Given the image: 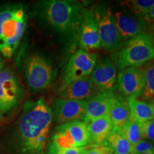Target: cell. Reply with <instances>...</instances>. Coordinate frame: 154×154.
I'll return each instance as SVG.
<instances>
[{
	"mask_svg": "<svg viewBox=\"0 0 154 154\" xmlns=\"http://www.w3.org/2000/svg\"><path fill=\"white\" fill-rule=\"evenodd\" d=\"M132 14L145 17L154 5V0H131L121 2Z\"/></svg>",
	"mask_w": 154,
	"mask_h": 154,
	"instance_id": "obj_22",
	"label": "cell"
},
{
	"mask_svg": "<svg viewBox=\"0 0 154 154\" xmlns=\"http://www.w3.org/2000/svg\"><path fill=\"white\" fill-rule=\"evenodd\" d=\"M141 70L143 75V88L140 97L143 99H154V61L146 63Z\"/></svg>",
	"mask_w": 154,
	"mask_h": 154,
	"instance_id": "obj_21",
	"label": "cell"
},
{
	"mask_svg": "<svg viewBox=\"0 0 154 154\" xmlns=\"http://www.w3.org/2000/svg\"><path fill=\"white\" fill-rule=\"evenodd\" d=\"M151 28H152V29H153V30L154 31V24H151Z\"/></svg>",
	"mask_w": 154,
	"mask_h": 154,
	"instance_id": "obj_32",
	"label": "cell"
},
{
	"mask_svg": "<svg viewBox=\"0 0 154 154\" xmlns=\"http://www.w3.org/2000/svg\"><path fill=\"white\" fill-rule=\"evenodd\" d=\"M120 131L131 146L142 139L139 124L131 117Z\"/></svg>",
	"mask_w": 154,
	"mask_h": 154,
	"instance_id": "obj_23",
	"label": "cell"
},
{
	"mask_svg": "<svg viewBox=\"0 0 154 154\" xmlns=\"http://www.w3.org/2000/svg\"><path fill=\"white\" fill-rule=\"evenodd\" d=\"M4 64H5V61H4V59H2V57L0 55V71L3 69Z\"/></svg>",
	"mask_w": 154,
	"mask_h": 154,
	"instance_id": "obj_29",
	"label": "cell"
},
{
	"mask_svg": "<svg viewBox=\"0 0 154 154\" xmlns=\"http://www.w3.org/2000/svg\"><path fill=\"white\" fill-rule=\"evenodd\" d=\"M84 12L80 4L69 0L41 1L35 8V14L42 23L63 34L78 27Z\"/></svg>",
	"mask_w": 154,
	"mask_h": 154,
	"instance_id": "obj_2",
	"label": "cell"
},
{
	"mask_svg": "<svg viewBox=\"0 0 154 154\" xmlns=\"http://www.w3.org/2000/svg\"><path fill=\"white\" fill-rule=\"evenodd\" d=\"M79 43L82 49H99L101 48L99 29L95 14L85 11L80 24Z\"/></svg>",
	"mask_w": 154,
	"mask_h": 154,
	"instance_id": "obj_15",
	"label": "cell"
},
{
	"mask_svg": "<svg viewBox=\"0 0 154 154\" xmlns=\"http://www.w3.org/2000/svg\"><path fill=\"white\" fill-rule=\"evenodd\" d=\"M108 117L113 125V129L121 130L130 118L128 102L121 96H115Z\"/></svg>",
	"mask_w": 154,
	"mask_h": 154,
	"instance_id": "obj_18",
	"label": "cell"
},
{
	"mask_svg": "<svg viewBox=\"0 0 154 154\" xmlns=\"http://www.w3.org/2000/svg\"><path fill=\"white\" fill-rule=\"evenodd\" d=\"M91 79L99 91H113L117 86V72L113 63L106 57L96 61Z\"/></svg>",
	"mask_w": 154,
	"mask_h": 154,
	"instance_id": "obj_12",
	"label": "cell"
},
{
	"mask_svg": "<svg viewBox=\"0 0 154 154\" xmlns=\"http://www.w3.org/2000/svg\"><path fill=\"white\" fill-rule=\"evenodd\" d=\"M23 95L22 84L16 74L7 68L0 71V119L14 110Z\"/></svg>",
	"mask_w": 154,
	"mask_h": 154,
	"instance_id": "obj_6",
	"label": "cell"
},
{
	"mask_svg": "<svg viewBox=\"0 0 154 154\" xmlns=\"http://www.w3.org/2000/svg\"><path fill=\"white\" fill-rule=\"evenodd\" d=\"M130 109V117L138 124L154 120V113L150 103L137 99L128 100Z\"/></svg>",
	"mask_w": 154,
	"mask_h": 154,
	"instance_id": "obj_19",
	"label": "cell"
},
{
	"mask_svg": "<svg viewBox=\"0 0 154 154\" xmlns=\"http://www.w3.org/2000/svg\"><path fill=\"white\" fill-rule=\"evenodd\" d=\"M139 154H154V151L146 152V153H139Z\"/></svg>",
	"mask_w": 154,
	"mask_h": 154,
	"instance_id": "obj_31",
	"label": "cell"
},
{
	"mask_svg": "<svg viewBox=\"0 0 154 154\" xmlns=\"http://www.w3.org/2000/svg\"><path fill=\"white\" fill-rule=\"evenodd\" d=\"M154 151V146L151 142L146 141L144 140H140L137 143L132 146L131 148V154H139Z\"/></svg>",
	"mask_w": 154,
	"mask_h": 154,
	"instance_id": "obj_25",
	"label": "cell"
},
{
	"mask_svg": "<svg viewBox=\"0 0 154 154\" xmlns=\"http://www.w3.org/2000/svg\"><path fill=\"white\" fill-rule=\"evenodd\" d=\"M55 69L52 63L44 56L34 54L25 63V78L28 86L33 91L45 89L54 79Z\"/></svg>",
	"mask_w": 154,
	"mask_h": 154,
	"instance_id": "obj_5",
	"label": "cell"
},
{
	"mask_svg": "<svg viewBox=\"0 0 154 154\" xmlns=\"http://www.w3.org/2000/svg\"><path fill=\"white\" fill-rule=\"evenodd\" d=\"M117 28L122 40L129 41L143 34L146 22L138 17L133 16L121 9H115L113 11Z\"/></svg>",
	"mask_w": 154,
	"mask_h": 154,
	"instance_id": "obj_13",
	"label": "cell"
},
{
	"mask_svg": "<svg viewBox=\"0 0 154 154\" xmlns=\"http://www.w3.org/2000/svg\"><path fill=\"white\" fill-rule=\"evenodd\" d=\"M115 96L113 91H99L86 101L84 122L88 124L95 119L108 116Z\"/></svg>",
	"mask_w": 154,
	"mask_h": 154,
	"instance_id": "obj_14",
	"label": "cell"
},
{
	"mask_svg": "<svg viewBox=\"0 0 154 154\" xmlns=\"http://www.w3.org/2000/svg\"><path fill=\"white\" fill-rule=\"evenodd\" d=\"M52 120L51 108L43 98L25 103L17 126L18 143L23 153L39 154L43 151Z\"/></svg>",
	"mask_w": 154,
	"mask_h": 154,
	"instance_id": "obj_1",
	"label": "cell"
},
{
	"mask_svg": "<svg viewBox=\"0 0 154 154\" xmlns=\"http://www.w3.org/2000/svg\"><path fill=\"white\" fill-rule=\"evenodd\" d=\"M84 147L76 149H61L51 143L49 147L48 154H82Z\"/></svg>",
	"mask_w": 154,
	"mask_h": 154,
	"instance_id": "obj_27",
	"label": "cell"
},
{
	"mask_svg": "<svg viewBox=\"0 0 154 154\" xmlns=\"http://www.w3.org/2000/svg\"><path fill=\"white\" fill-rule=\"evenodd\" d=\"M96 88L89 76L79 79L59 88V97L63 99L85 101L96 94Z\"/></svg>",
	"mask_w": 154,
	"mask_h": 154,
	"instance_id": "obj_16",
	"label": "cell"
},
{
	"mask_svg": "<svg viewBox=\"0 0 154 154\" xmlns=\"http://www.w3.org/2000/svg\"><path fill=\"white\" fill-rule=\"evenodd\" d=\"M154 59V44L152 38L141 34L128 41L119 51L117 66L120 70L128 67L141 66Z\"/></svg>",
	"mask_w": 154,
	"mask_h": 154,
	"instance_id": "obj_4",
	"label": "cell"
},
{
	"mask_svg": "<svg viewBox=\"0 0 154 154\" xmlns=\"http://www.w3.org/2000/svg\"><path fill=\"white\" fill-rule=\"evenodd\" d=\"M117 85L121 96L127 101L137 99L143 91V72L137 67H128L124 69L118 75Z\"/></svg>",
	"mask_w": 154,
	"mask_h": 154,
	"instance_id": "obj_11",
	"label": "cell"
},
{
	"mask_svg": "<svg viewBox=\"0 0 154 154\" xmlns=\"http://www.w3.org/2000/svg\"><path fill=\"white\" fill-rule=\"evenodd\" d=\"M86 101L57 98L51 104L52 119L61 125L74 121L84 120L86 112Z\"/></svg>",
	"mask_w": 154,
	"mask_h": 154,
	"instance_id": "obj_10",
	"label": "cell"
},
{
	"mask_svg": "<svg viewBox=\"0 0 154 154\" xmlns=\"http://www.w3.org/2000/svg\"><path fill=\"white\" fill-rule=\"evenodd\" d=\"M88 143L94 145L103 144L113 129V125L108 116L95 119L87 124Z\"/></svg>",
	"mask_w": 154,
	"mask_h": 154,
	"instance_id": "obj_17",
	"label": "cell"
},
{
	"mask_svg": "<svg viewBox=\"0 0 154 154\" xmlns=\"http://www.w3.org/2000/svg\"><path fill=\"white\" fill-rule=\"evenodd\" d=\"M144 19H145V21L151 23V24H154V5L152 7L148 14L144 17Z\"/></svg>",
	"mask_w": 154,
	"mask_h": 154,
	"instance_id": "obj_28",
	"label": "cell"
},
{
	"mask_svg": "<svg viewBox=\"0 0 154 154\" xmlns=\"http://www.w3.org/2000/svg\"><path fill=\"white\" fill-rule=\"evenodd\" d=\"M97 61L95 54L79 49L71 57L63 72L62 84L60 88L79 79L87 77L91 74Z\"/></svg>",
	"mask_w": 154,
	"mask_h": 154,
	"instance_id": "obj_9",
	"label": "cell"
},
{
	"mask_svg": "<svg viewBox=\"0 0 154 154\" xmlns=\"http://www.w3.org/2000/svg\"><path fill=\"white\" fill-rule=\"evenodd\" d=\"M150 105L151 106L152 109H153V113H154V99L152 100V101H151V103H150Z\"/></svg>",
	"mask_w": 154,
	"mask_h": 154,
	"instance_id": "obj_30",
	"label": "cell"
},
{
	"mask_svg": "<svg viewBox=\"0 0 154 154\" xmlns=\"http://www.w3.org/2000/svg\"><path fill=\"white\" fill-rule=\"evenodd\" d=\"M142 138L154 141V120L139 124Z\"/></svg>",
	"mask_w": 154,
	"mask_h": 154,
	"instance_id": "obj_24",
	"label": "cell"
},
{
	"mask_svg": "<svg viewBox=\"0 0 154 154\" xmlns=\"http://www.w3.org/2000/svg\"><path fill=\"white\" fill-rule=\"evenodd\" d=\"M28 14L22 4H9L0 8V53L10 58L24 35Z\"/></svg>",
	"mask_w": 154,
	"mask_h": 154,
	"instance_id": "obj_3",
	"label": "cell"
},
{
	"mask_svg": "<svg viewBox=\"0 0 154 154\" xmlns=\"http://www.w3.org/2000/svg\"><path fill=\"white\" fill-rule=\"evenodd\" d=\"M51 143L61 149L84 147L88 143L87 124L74 121L56 127Z\"/></svg>",
	"mask_w": 154,
	"mask_h": 154,
	"instance_id": "obj_7",
	"label": "cell"
},
{
	"mask_svg": "<svg viewBox=\"0 0 154 154\" xmlns=\"http://www.w3.org/2000/svg\"><path fill=\"white\" fill-rule=\"evenodd\" d=\"M101 47L106 51H113L118 48L122 38L116 24L112 9L109 6L101 5L95 12Z\"/></svg>",
	"mask_w": 154,
	"mask_h": 154,
	"instance_id": "obj_8",
	"label": "cell"
},
{
	"mask_svg": "<svg viewBox=\"0 0 154 154\" xmlns=\"http://www.w3.org/2000/svg\"><path fill=\"white\" fill-rule=\"evenodd\" d=\"M82 154H113L109 146L103 144L93 145L91 147H84Z\"/></svg>",
	"mask_w": 154,
	"mask_h": 154,
	"instance_id": "obj_26",
	"label": "cell"
},
{
	"mask_svg": "<svg viewBox=\"0 0 154 154\" xmlns=\"http://www.w3.org/2000/svg\"><path fill=\"white\" fill-rule=\"evenodd\" d=\"M113 154H130L131 146L120 130L113 129L106 140Z\"/></svg>",
	"mask_w": 154,
	"mask_h": 154,
	"instance_id": "obj_20",
	"label": "cell"
}]
</instances>
